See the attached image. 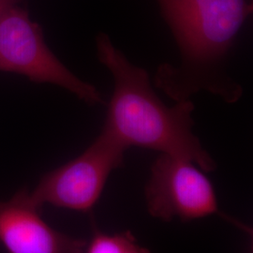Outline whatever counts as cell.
<instances>
[{"instance_id":"3957f363","label":"cell","mask_w":253,"mask_h":253,"mask_svg":"<svg viewBox=\"0 0 253 253\" xmlns=\"http://www.w3.org/2000/svg\"><path fill=\"white\" fill-rule=\"evenodd\" d=\"M0 71L55 84L88 105L104 103L95 85L77 77L56 57L46 44L41 27L19 4L0 14Z\"/></svg>"},{"instance_id":"277c9868","label":"cell","mask_w":253,"mask_h":253,"mask_svg":"<svg viewBox=\"0 0 253 253\" xmlns=\"http://www.w3.org/2000/svg\"><path fill=\"white\" fill-rule=\"evenodd\" d=\"M126 150L100 131L81 155L45 173L29 192V199L40 209L49 204L84 213L90 211L100 199L111 172L123 165Z\"/></svg>"},{"instance_id":"7a4b0ae2","label":"cell","mask_w":253,"mask_h":253,"mask_svg":"<svg viewBox=\"0 0 253 253\" xmlns=\"http://www.w3.org/2000/svg\"><path fill=\"white\" fill-rule=\"evenodd\" d=\"M97 57L113 76L114 91L101 131L128 149L137 146L186 160L202 171L217 163L193 133L191 100L168 106L155 91L147 71L132 63L108 34L96 37Z\"/></svg>"},{"instance_id":"8992f818","label":"cell","mask_w":253,"mask_h":253,"mask_svg":"<svg viewBox=\"0 0 253 253\" xmlns=\"http://www.w3.org/2000/svg\"><path fill=\"white\" fill-rule=\"evenodd\" d=\"M29 191L0 201V244L8 253H84L86 241L60 233L45 222Z\"/></svg>"},{"instance_id":"ba28073f","label":"cell","mask_w":253,"mask_h":253,"mask_svg":"<svg viewBox=\"0 0 253 253\" xmlns=\"http://www.w3.org/2000/svg\"><path fill=\"white\" fill-rule=\"evenodd\" d=\"M23 0H0V14L11 6L18 5Z\"/></svg>"},{"instance_id":"6da1fadb","label":"cell","mask_w":253,"mask_h":253,"mask_svg":"<svg viewBox=\"0 0 253 253\" xmlns=\"http://www.w3.org/2000/svg\"><path fill=\"white\" fill-rule=\"evenodd\" d=\"M179 51V63L160 65L153 85L175 102L208 92L226 103L243 96L229 73L236 39L253 13V0H156Z\"/></svg>"},{"instance_id":"52a82bcc","label":"cell","mask_w":253,"mask_h":253,"mask_svg":"<svg viewBox=\"0 0 253 253\" xmlns=\"http://www.w3.org/2000/svg\"><path fill=\"white\" fill-rule=\"evenodd\" d=\"M84 253H150L137 243L130 232L107 235L95 230Z\"/></svg>"},{"instance_id":"5b68a950","label":"cell","mask_w":253,"mask_h":253,"mask_svg":"<svg viewBox=\"0 0 253 253\" xmlns=\"http://www.w3.org/2000/svg\"><path fill=\"white\" fill-rule=\"evenodd\" d=\"M147 210L164 221H188L218 212L213 184L194 163L161 154L145 189Z\"/></svg>"}]
</instances>
